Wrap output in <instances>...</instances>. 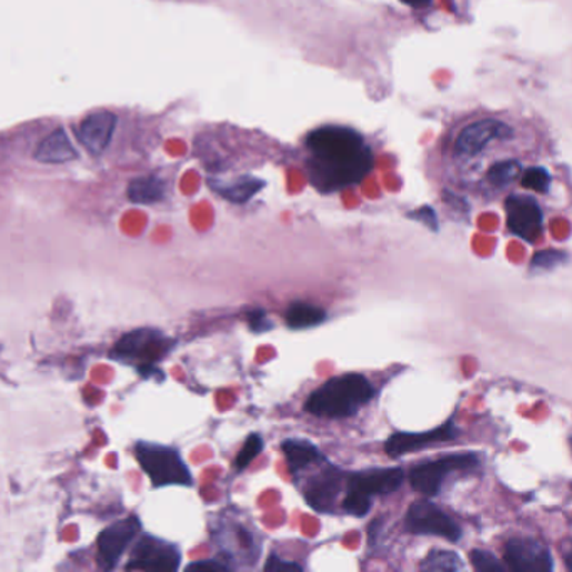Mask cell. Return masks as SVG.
I'll return each instance as SVG.
<instances>
[{
	"label": "cell",
	"mask_w": 572,
	"mask_h": 572,
	"mask_svg": "<svg viewBox=\"0 0 572 572\" xmlns=\"http://www.w3.org/2000/svg\"><path fill=\"white\" fill-rule=\"evenodd\" d=\"M141 531L140 521L137 518H128L124 521L114 522L110 528L104 529L98 538V564L104 571L117 568L121 555L127 551L128 545L137 539Z\"/></svg>",
	"instance_id": "10"
},
{
	"label": "cell",
	"mask_w": 572,
	"mask_h": 572,
	"mask_svg": "<svg viewBox=\"0 0 572 572\" xmlns=\"http://www.w3.org/2000/svg\"><path fill=\"white\" fill-rule=\"evenodd\" d=\"M282 452H284L285 460H288L289 470L292 473H299L311 463L321 460V452L318 446L312 445L308 440H285L282 443Z\"/></svg>",
	"instance_id": "17"
},
{
	"label": "cell",
	"mask_w": 572,
	"mask_h": 572,
	"mask_svg": "<svg viewBox=\"0 0 572 572\" xmlns=\"http://www.w3.org/2000/svg\"><path fill=\"white\" fill-rule=\"evenodd\" d=\"M262 449H264V440L261 439V435H258V433L249 435L245 443H243L242 450H240L239 456L235 459V469H248L261 455Z\"/></svg>",
	"instance_id": "25"
},
{
	"label": "cell",
	"mask_w": 572,
	"mask_h": 572,
	"mask_svg": "<svg viewBox=\"0 0 572 572\" xmlns=\"http://www.w3.org/2000/svg\"><path fill=\"white\" fill-rule=\"evenodd\" d=\"M210 185L229 202L245 203L264 189L265 182L255 177L245 175L232 183L212 182Z\"/></svg>",
	"instance_id": "16"
},
{
	"label": "cell",
	"mask_w": 572,
	"mask_h": 572,
	"mask_svg": "<svg viewBox=\"0 0 572 572\" xmlns=\"http://www.w3.org/2000/svg\"><path fill=\"white\" fill-rule=\"evenodd\" d=\"M479 466V456L475 453H456V455L442 456L420 463L410 472V483L413 489L425 498H435L442 490L446 473L470 470Z\"/></svg>",
	"instance_id": "5"
},
{
	"label": "cell",
	"mask_w": 572,
	"mask_h": 572,
	"mask_svg": "<svg viewBox=\"0 0 572 572\" xmlns=\"http://www.w3.org/2000/svg\"><path fill=\"white\" fill-rule=\"evenodd\" d=\"M180 565L177 545L144 535L134 544L128 561V571L173 572Z\"/></svg>",
	"instance_id": "7"
},
{
	"label": "cell",
	"mask_w": 572,
	"mask_h": 572,
	"mask_svg": "<svg viewBox=\"0 0 572 572\" xmlns=\"http://www.w3.org/2000/svg\"><path fill=\"white\" fill-rule=\"evenodd\" d=\"M508 225L514 235L524 242H538L544 232V217L538 200L529 195H511L505 200Z\"/></svg>",
	"instance_id": "8"
},
{
	"label": "cell",
	"mask_w": 572,
	"mask_h": 572,
	"mask_svg": "<svg viewBox=\"0 0 572 572\" xmlns=\"http://www.w3.org/2000/svg\"><path fill=\"white\" fill-rule=\"evenodd\" d=\"M401 2L413 9H425L432 6L433 0H401Z\"/></svg>",
	"instance_id": "31"
},
{
	"label": "cell",
	"mask_w": 572,
	"mask_h": 572,
	"mask_svg": "<svg viewBox=\"0 0 572 572\" xmlns=\"http://www.w3.org/2000/svg\"><path fill=\"white\" fill-rule=\"evenodd\" d=\"M462 561L460 555L452 551H433L427 555L425 561L422 562V569L425 571H459L462 569Z\"/></svg>",
	"instance_id": "22"
},
{
	"label": "cell",
	"mask_w": 572,
	"mask_h": 572,
	"mask_svg": "<svg viewBox=\"0 0 572 572\" xmlns=\"http://www.w3.org/2000/svg\"><path fill=\"white\" fill-rule=\"evenodd\" d=\"M403 479L401 469L363 470V472L351 473L347 492L373 501V498L393 494L394 490L400 489Z\"/></svg>",
	"instance_id": "12"
},
{
	"label": "cell",
	"mask_w": 572,
	"mask_h": 572,
	"mask_svg": "<svg viewBox=\"0 0 572 572\" xmlns=\"http://www.w3.org/2000/svg\"><path fill=\"white\" fill-rule=\"evenodd\" d=\"M128 197L133 203H157L165 197V183L158 177H140L131 183Z\"/></svg>",
	"instance_id": "19"
},
{
	"label": "cell",
	"mask_w": 572,
	"mask_h": 572,
	"mask_svg": "<svg viewBox=\"0 0 572 572\" xmlns=\"http://www.w3.org/2000/svg\"><path fill=\"white\" fill-rule=\"evenodd\" d=\"M265 571H302V568L295 562L282 561L281 558L271 555L265 562Z\"/></svg>",
	"instance_id": "29"
},
{
	"label": "cell",
	"mask_w": 572,
	"mask_h": 572,
	"mask_svg": "<svg viewBox=\"0 0 572 572\" xmlns=\"http://www.w3.org/2000/svg\"><path fill=\"white\" fill-rule=\"evenodd\" d=\"M309 182L322 193L340 192L367 179L373 151L353 128L328 124L305 138Z\"/></svg>",
	"instance_id": "1"
},
{
	"label": "cell",
	"mask_w": 572,
	"mask_h": 572,
	"mask_svg": "<svg viewBox=\"0 0 572 572\" xmlns=\"http://www.w3.org/2000/svg\"><path fill=\"white\" fill-rule=\"evenodd\" d=\"M189 571H229V565L223 564V562L219 561H205V562H195V564H190Z\"/></svg>",
	"instance_id": "30"
},
{
	"label": "cell",
	"mask_w": 572,
	"mask_h": 572,
	"mask_svg": "<svg viewBox=\"0 0 572 572\" xmlns=\"http://www.w3.org/2000/svg\"><path fill=\"white\" fill-rule=\"evenodd\" d=\"M551 173L544 167H532L525 170L522 175V187L528 190H534L538 193H548L551 189Z\"/></svg>",
	"instance_id": "24"
},
{
	"label": "cell",
	"mask_w": 572,
	"mask_h": 572,
	"mask_svg": "<svg viewBox=\"0 0 572 572\" xmlns=\"http://www.w3.org/2000/svg\"><path fill=\"white\" fill-rule=\"evenodd\" d=\"M470 562L473 568L480 572H504L508 565L502 564L492 552L482 551V549H475L470 554Z\"/></svg>",
	"instance_id": "26"
},
{
	"label": "cell",
	"mask_w": 572,
	"mask_h": 572,
	"mask_svg": "<svg viewBox=\"0 0 572 572\" xmlns=\"http://www.w3.org/2000/svg\"><path fill=\"white\" fill-rule=\"evenodd\" d=\"M568 254L562 251H554V249H549V251H541L532 258L531 261V271L534 272H548L554 271L559 265L565 264L568 262Z\"/></svg>",
	"instance_id": "23"
},
{
	"label": "cell",
	"mask_w": 572,
	"mask_h": 572,
	"mask_svg": "<svg viewBox=\"0 0 572 572\" xmlns=\"http://www.w3.org/2000/svg\"><path fill=\"white\" fill-rule=\"evenodd\" d=\"M505 562L514 572H551V552L542 542L531 538L511 539L505 545Z\"/></svg>",
	"instance_id": "11"
},
{
	"label": "cell",
	"mask_w": 572,
	"mask_h": 572,
	"mask_svg": "<svg viewBox=\"0 0 572 572\" xmlns=\"http://www.w3.org/2000/svg\"><path fill=\"white\" fill-rule=\"evenodd\" d=\"M343 486V472L330 466L319 473L314 479L309 480L304 489V499L312 511L328 514L337 505L338 498Z\"/></svg>",
	"instance_id": "14"
},
{
	"label": "cell",
	"mask_w": 572,
	"mask_h": 572,
	"mask_svg": "<svg viewBox=\"0 0 572 572\" xmlns=\"http://www.w3.org/2000/svg\"><path fill=\"white\" fill-rule=\"evenodd\" d=\"M173 348V341L158 330H137L124 334L111 357L124 363L134 364L138 370H151Z\"/></svg>",
	"instance_id": "4"
},
{
	"label": "cell",
	"mask_w": 572,
	"mask_h": 572,
	"mask_svg": "<svg viewBox=\"0 0 572 572\" xmlns=\"http://www.w3.org/2000/svg\"><path fill=\"white\" fill-rule=\"evenodd\" d=\"M72 157L71 143L64 131H56L42 141L38 150V160L44 163H64Z\"/></svg>",
	"instance_id": "20"
},
{
	"label": "cell",
	"mask_w": 572,
	"mask_h": 572,
	"mask_svg": "<svg viewBox=\"0 0 572 572\" xmlns=\"http://www.w3.org/2000/svg\"><path fill=\"white\" fill-rule=\"evenodd\" d=\"M374 388L363 374L348 373L325 381L309 397L305 410L319 419H348L370 403Z\"/></svg>",
	"instance_id": "2"
},
{
	"label": "cell",
	"mask_w": 572,
	"mask_h": 572,
	"mask_svg": "<svg viewBox=\"0 0 572 572\" xmlns=\"http://www.w3.org/2000/svg\"><path fill=\"white\" fill-rule=\"evenodd\" d=\"M521 170L522 167L518 160L499 161L495 165L490 167L489 173H486V180H489L490 185H494L495 189H504V187L511 185L512 182L519 179Z\"/></svg>",
	"instance_id": "21"
},
{
	"label": "cell",
	"mask_w": 572,
	"mask_h": 572,
	"mask_svg": "<svg viewBox=\"0 0 572 572\" xmlns=\"http://www.w3.org/2000/svg\"><path fill=\"white\" fill-rule=\"evenodd\" d=\"M114 124H117V118L113 114L108 111H98V113L84 118L79 138L91 153H101L110 144Z\"/></svg>",
	"instance_id": "15"
},
{
	"label": "cell",
	"mask_w": 572,
	"mask_h": 572,
	"mask_svg": "<svg viewBox=\"0 0 572 572\" xmlns=\"http://www.w3.org/2000/svg\"><path fill=\"white\" fill-rule=\"evenodd\" d=\"M404 528L410 534L436 535L450 542L460 541L462 538L460 525L442 509L429 501H419L410 505L404 519Z\"/></svg>",
	"instance_id": "6"
},
{
	"label": "cell",
	"mask_w": 572,
	"mask_h": 572,
	"mask_svg": "<svg viewBox=\"0 0 572 572\" xmlns=\"http://www.w3.org/2000/svg\"><path fill=\"white\" fill-rule=\"evenodd\" d=\"M249 325L254 333H268L272 330V321L268 318V312L264 309H255L248 314Z\"/></svg>",
	"instance_id": "27"
},
{
	"label": "cell",
	"mask_w": 572,
	"mask_h": 572,
	"mask_svg": "<svg viewBox=\"0 0 572 572\" xmlns=\"http://www.w3.org/2000/svg\"><path fill=\"white\" fill-rule=\"evenodd\" d=\"M410 219L419 220L420 223L429 227L432 232H436V230H439V219H436L435 210H433L432 207H420L419 210L410 213Z\"/></svg>",
	"instance_id": "28"
},
{
	"label": "cell",
	"mask_w": 572,
	"mask_h": 572,
	"mask_svg": "<svg viewBox=\"0 0 572 572\" xmlns=\"http://www.w3.org/2000/svg\"><path fill=\"white\" fill-rule=\"evenodd\" d=\"M459 436V429L453 425L452 420L446 422L440 429L430 430V432L410 433L398 432L388 439L384 450L391 459L407 455V453L419 452L427 446L439 445V443L452 442Z\"/></svg>",
	"instance_id": "13"
},
{
	"label": "cell",
	"mask_w": 572,
	"mask_h": 572,
	"mask_svg": "<svg viewBox=\"0 0 572 572\" xmlns=\"http://www.w3.org/2000/svg\"><path fill=\"white\" fill-rule=\"evenodd\" d=\"M325 319H328V314L324 309L319 305L305 304V302H294L285 312V324L291 330H308V328L321 324Z\"/></svg>",
	"instance_id": "18"
},
{
	"label": "cell",
	"mask_w": 572,
	"mask_h": 572,
	"mask_svg": "<svg viewBox=\"0 0 572 572\" xmlns=\"http://www.w3.org/2000/svg\"><path fill=\"white\" fill-rule=\"evenodd\" d=\"M134 455L153 485H192V473L177 450L154 443H138Z\"/></svg>",
	"instance_id": "3"
},
{
	"label": "cell",
	"mask_w": 572,
	"mask_h": 572,
	"mask_svg": "<svg viewBox=\"0 0 572 572\" xmlns=\"http://www.w3.org/2000/svg\"><path fill=\"white\" fill-rule=\"evenodd\" d=\"M512 137H514V130L511 124L492 118L480 120L463 128L455 141V154L465 158L479 157L486 144L495 140H509Z\"/></svg>",
	"instance_id": "9"
}]
</instances>
